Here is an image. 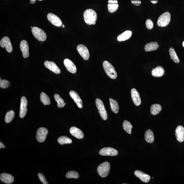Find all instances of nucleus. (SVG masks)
Masks as SVG:
<instances>
[{
    "label": "nucleus",
    "mask_w": 184,
    "mask_h": 184,
    "mask_svg": "<svg viewBox=\"0 0 184 184\" xmlns=\"http://www.w3.org/2000/svg\"><path fill=\"white\" fill-rule=\"evenodd\" d=\"M83 16L85 23L87 24H95L97 18V15L95 11L92 9H87L85 11Z\"/></svg>",
    "instance_id": "f257e3e1"
},
{
    "label": "nucleus",
    "mask_w": 184,
    "mask_h": 184,
    "mask_svg": "<svg viewBox=\"0 0 184 184\" xmlns=\"http://www.w3.org/2000/svg\"><path fill=\"white\" fill-rule=\"evenodd\" d=\"M103 67L105 72L109 78L115 79L117 78V73L114 68L108 61H105L103 63Z\"/></svg>",
    "instance_id": "f03ea898"
},
{
    "label": "nucleus",
    "mask_w": 184,
    "mask_h": 184,
    "mask_svg": "<svg viewBox=\"0 0 184 184\" xmlns=\"http://www.w3.org/2000/svg\"><path fill=\"white\" fill-rule=\"evenodd\" d=\"M110 170V164L109 162H105L98 166L97 172L101 177L105 178L108 175Z\"/></svg>",
    "instance_id": "7ed1b4c3"
},
{
    "label": "nucleus",
    "mask_w": 184,
    "mask_h": 184,
    "mask_svg": "<svg viewBox=\"0 0 184 184\" xmlns=\"http://www.w3.org/2000/svg\"><path fill=\"white\" fill-rule=\"evenodd\" d=\"M170 14L169 12L164 13L159 17L157 21V24L160 27H165L170 23Z\"/></svg>",
    "instance_id": "20e7f679"
},
{
    "label": "nucleus",
    "mask_w": 184,
    "mask_h": 184,
    "mask_svg": "<svg viewBox=\"0 0 184 184\" xmlns=\"http://www.w3.org/2000/svg\"><path fill=\"white\" fill-rule=\"evenodd\" d=\"M32 32L34 37L39 41H44L47 39V34L41 28L36 27H33Z\"/></svg>",
    "instance_id": "39448f33"
},
{
    "label": "nucleus",
    "mask_w": 184,
    "mask_h": 184,
    "mask_svg": "<svg viewBox=\"0 0 184 184\" xmlns=\"http://www.w3.org/2000/svg\"><path fill=\"white\" fill-rule=\"evenodd\" d=\"M96 104L102 119L104 120H106L107 118V113L102 100L99 98H97L96 100Z\"/></svg>",
    "instance_id": "423d86ee"
},
{
    "label": "nucleus",
    "mask_w": 184,
    "mask_h": 184,
    "mask_svg": "<svg viewBox=\"0 0 184 184\" xmlns=\"http://www.w3.org/2000/svg\"><path fill=\"white\" fill-rule=\"evenodd\" d=\"M48 133L47 129L45 128L41 127L38 129L37 132L36 136L37 141L40 143L44 142Z\"/></svg>",
    "instance_id": "0eeeda50"
},
{
    "label": "nucleus",
    "mask_w": 184,
    "mask_h": 184,
    "mask_svg": "<svg viewBox=\"0 0 184 184\" xmlns=\"http://www.w3.org/2000/svg\"><path fill=\"white\" fill-rule=\"evenodd\" d=\"M77 49L80 56L85 60H88L90 54L89 50L84 45H79L77 46Z\"/></svg>",
    "instance_id": "6e6552de"
},
{
    "label": "nucleus",
    "mask_w": 184,
    "mask_h": 184,
    "mask_svg": "<svg viewBox=\"0 0 184 184\" xmlns=\"http://www.w3.org/2000/svg\"><path fill=\"white\" fill-rule=\"evenodd\" d=\"M47 18L52 24L57 27H61L63 24L62 21L57 16L52 13H49L47 15Z\"/></svg>",
    "instance_id": "1a4fd4ad"
},
{
    "label": "nucleus",
    "mask_w": 184,
    "mask_h": 184,
    "mask_svg": "<svg viewBox=\"0 0 184 184\" xmlns=\"http://www.w3.org/2000/svg\"><path fill=\"white\" fill-rule=\"evenodd\" d=\"M0 45L2 47H6V51L9 52H12L13 50L12 46L10 39L7 37H3L0 41Z\"/></svg>",
    "instance_id": "9d476101"
},
{
    "label": "nucleus",
    "mask_w": 184,
    "mask_h": 184,
    "mask_svg": "<svg viewBox=\"0 0 184 184\" xmlns=\"http://www.w3.org/2000/svg\"><path fill=\"white\" fill-rule=\"evenodd\" d=\"M28 102L27 99L25 97H22L21 98L20 111L19 112V116L21 118L24 117L27 114V107Z\"/></svg>",
    "instance_id": "9b49d317"
},
{
    "label": "nucleus",
    "mask_w": 184,
    "mask_h": 184,
    "mask_svg": "<svg viewBox=\"0 0 184 184\" xmlns=\"http://www.w3.org/2000/svg\"><path fill=\"white\" fill-rule=\"evenodd\" d=\"M118 151L115 149L111 147H105L100 151L99 154L104 156H116L117 155Z\"/></svg>",
    "instance_id": "f8f14e48"
},
{
    "label": "nucleus",
    "mask_w": 184,
    "mask_h": 184,
    "mask_svg": "<svg viewBox=\"0 0 184 184\" xmlns=\"http://www.w3.org/2000/svg\"><path fill=\"white\" fill-rule=\"evenodd\" d=\"M44 65L46 68L54 73L57 74L60 73V70L55 63L47 60L45 61Z\"/></svg>",
    "instance_id": "ddd939ff"
},
{
    "label": "nucleus",
    "mask_w": 184,
    "mask_h": 184,
    "mask_svg": "<svg viewBox=\"0 0 184 184\" xmlns=\"http://www.w3.org/2000/svg\"><path fill=\"white\" fill-rule=\"evenodd\" d=\"M131 95L135 105L137 106H140L141 103V98L139 93L135 88H132L131 89Z\"/></svg>",
    "instance_id": "4468645a"
},
{
    "label": "nucleus",
    "mask_w": 184,
    "mask_h": 184,
    "mask_svg": "<svg viewBox=\"0 0 184 184\" xmlns=\"http://www.w3.org/2000/svg\"><path fill=\"white\" fill-rule=\"evenodd\" d=\"M69 94L79 108L82 109L83 107V102L78 94L75 91H71L69 92Z\"/></svg>",
    "instance_id": "2eb2a0df"
},
{
    "label": "nucleus",
    "mask_w": 184,
    "mask_h": 184,
    "mask_svg": "<svg viewBox=\"0 0 184 184\" xmlns=\"http://www.w3.org/2000/svg\"><path fill=\"white\" fill-rule=\"evenodd\" d=\"M65 68L68 71L72 73H76V68L75 64L68 59H65L63 61Z\"/></svg>",
    "instance_id": "dca6fc26"
},
{
    "label": "nucleus",
    "mask_w": 184,
    "mask_h": 184,
    "mask_svg": "<svg viewBox=\"0 0 184 184\" xmlns=\"http://www.w3.org/2000/svg\"><path fill=\"white\" fill-rule=\"evenodd\" d=\"M20 48L24 58H28L29 56V49L27 41L25 40H22L20 44Z\"/></svg>",
    "instance_id": "f3484780"
},
{
    "label": "nucleus",
    "mask_w": 184,
    "mask_h": 184,
    "mask_svg": "<svg viewBox=\"0 0 184 184\" xmlns=\"http://www.w3.org/2000/svg\"><path fill=\"white\" fill-rule=\"evenodd\" d=\"M175 135L179 142H183L184 141V128L183 126H179L177 127L175 130Z\"/></svg>",
    "instance_id": "a211bd4d"
},
{
    "label": "nucleus",
    "mask_w": 184,
    "mask_h": 184,
    "mask_svg": "<svg viewBox=\"0 0 184 184\" xmlns=\"http://www.w3.org/2000/svg\"><path fill=\"white\" fill-rule=\"evenodd\" d=\"M135 176L139 178L141 181L144 183H147L150 181V177L148 174H147L139 170L135 171L134 172Z\"/></svg>",
    "instance_id": "6ab92c4d"
},
{
    "label": "nucleus",
    "mask_w": 184,
    "mask_h": 184,
    "mask_svg": "<svg viewBox=\"0 0 184 184\" xmlns=\"http://www.w3.org/2000/svg\"><path fill=\"white\" fill-rule=\"evenodd\" d=\"M70 132L72 135L79 139H82L84 137L82 131L75 126L72 127L70 129Z\"/></svg>",
    "instance_id": "aec40b11"
},
{
    "label": "nucleus",
    "mask_w": 184,
    "mask_h": 184,
    "mask_svg": "<svg viewBox=\"0 0 184 184\" xmlns=\"http://www.w3.org/2000/svg\"><path fill=\"white\" fill-rule=\"evenodd\" d=\"M0 179L3 183L6 184L12 183L14 181V178L12 175L3 173L0 175Z\"/></svg>",
    "instance_id": "412c9836"
},
{
    "label": "nucleus",
    "mask_w": 184,
    "mask_h": 184,
    "mask_svg": "<svg viewBox=\"0 0 184 184\" xmlns=\"http://www.w3.org/2000/svg\"><path fill=\"white\" fill-rule=\"evenodd\" d=\"M119 7L117 0H109L108 3V9L111 13L116 12Z\"/></svg>",
    "instance_id": "4be33fe9"
},
{
    "label": "nucleus",
    "mask_w": 184,
    "mask_h": 184,
    "mask_svg": "<svg viewBox=\"0 0 184 184\" xmlns=\"http://www.w3.org/2000/svg\"><path fill=\"white\" fill-rule=\"evenodd\" d=\"M132 35V32L131 31H126L118 36L117 40L119 42L126 41L130 38Z\"/></svg>",
    "instance_id": "5701e85b"
},
{
    "label": "nucleus",
    "mask_w": 184,
    "mask_h": 184,
    "mask_svg": "<svg viewBox=\"0 0 184 184\" xmlns=\"http://www.w3.org/2000/svg\"><path fill=\"white\" fill-rule=\"evenodd\" d=\"M164 73V70L161 66H157L153 69L152 71V74L153 76L155 77H160L162 76Z\"/></svg>",
    "instance_id": "b1692460"
},
{
    "label": "nucleus",
    "mask_w": 184,
    "mask_h": 184,
    "mask_svg": "<svg viewBox=\"0 0 184 184\" xmlns=\"http://www.w3.org/2000/svg\"><path fill=\"white\" fill-rule=\"evenodd\" d=\"M159 45L157 42H151L148 43L144 47V50L146 52L155 51L158 49Z\"/></svg>",
    "instance_id": "393cba45"
},
{
    "label": "nucleus",
    "mask_w": 184,
    "mask_h": 184,
    "mask_svg": "<svg viewBox=\"0 0 184 184\" xmlns=\"http://www.w3.org/2000/svg\"><path fill=\"white\" fill-rule=\"evenodd\" d=\"M144 138L146 141L147 143H153L154 141V136L152 131L150 129L147 130L144 134Z\"/></svg>",
    "instance_id": "a878e982"
},
{
    "label": "nucleus",
    "mask_w": 184,
    "mask_h": 184,
    "mask_svg": "<svg viewBox=\"0 0 184 184\" xmlns=\"http://www.w3.org/2000/svg\"><path fill=\"white\" fill-rule=\"evenodd\" d=\"M109 100L110 101L111 110L114 113L117 114L119 110V106L117 101L111 98H109Z\"/></svg>",
    "instance_id": "bb28decb"
},
{
    "label": "nucleus",
    "mask_w": 184,
    "mask_h": 184,
    "mask_svg": "<svg viewBox=\"0 0 184 184\" xmlns=\"http://www.w3.org/2000/svg\"><path fill=\"white\" fill-rule=\"evenodd\" d=\"M162 110V107L159 104H154L151 107V113L152 115H155L158 114Z\"/></svg>",
    "instance_id": "cd10ccee"
},
{
    "label": "nucleus",
    "mask_w": 184,
    "mask_h": 184,
    "mask_svg": "<svg viewBox=\"0 0 184 184\" xmlns=\"http://www.w3.org/2000/svg\"><path fill=\"white\" fill-rule=\"evenodd\" d=\"M54 98L56 101L58 103V106L59 108H63L66 104L65 103L64 100L58 94H55Z\"/></svg>",
    "instance_id": "c85d7f7f"
},
{
    "label": "nucleus",
    "mask_w": 184,
    "mask_h": 184,
    "mask_svg": "<svg viewBox=\"0 0 184 184\" xmlns=\"http://www.w3.org/2000/svg\"><path fill=\"white\" fill-rule=\"evenodd\" d=\"M40 100L44 105H49L51 104V101L49 96L44 92H42L41 93Z\"/></svg>",
    "instance_id": "c756f323"
},
{
    "label": "nucleus",
    "mask_w": 184,
    "mask_h": 184,
    "mask_svg": "<svg viewBox=\"0 0 184 184\" xmlns=\"http://www.w3.org/2000/svg\"><path fill=\"white\" fill-rule=\"evenodd\" d=\"M123 128L126 132L130 134L131 133V129L133 128L132 125L131 123L127 120H124L122 124Z\"/></svg>",
    "instance_id": "7c9ffc66"
},
{
    "label": "nucleus",
    "mask_w": 184,
    "mask_h": 184,
    "mask_svg": "<svg viewBox=\"0 0 184 184\" xmlns=\"http://www.w3.org/2000/svg\"><path fill=\"white\" fill-rule=\"evenodd\" d=\"M169 53L171 57L170 59H172L176 63H179L180 62L179 59L177 56L176 52L173 47H170L169 49Z\"/></svg>",
    "instance_id": "2f4dec72"
},
{
    "label": "nucleus",
    "mask_w": 184,
    "mask_h": 184,
    "mask_svg": "<svg viewBox=\"0 0 184 184\" xmlns=\"http://www.w3.org/2000/svg\"><path fill=\"white\" fill-rule=\"evenodd\" d=\"M58 143L60 144H71L72 141L70 138L66 136H61L59 137L58 139Z\"/></svg>",
    "instance_id": "473e14b6"
},
{
    "label": "nucleus",
    "mask_w": 184,
    "mask_h": 184,
    "mask_svg": "<svg viewBox=\"0 0 184 184\" xmlns=\"http://www.w3.org/2000/svg\"><path fill=\"white\" fill-rule=\"evenodd\" d=\"M14 111L11 110L9 111L6 114L5 117V121L6 123H9L12 121L15 117Z\"/></svg>",
    "instance_id": "72a5a7b5"
},
{
    "label": "nucleus",
    "mask_w": 184,
    "mask_h": 184,
    "mask_svg": "<svg viewBox=\"0 0 184 184\" xmlns=\"http://www.w3.org/2000/svg\"><path fill=\"white\" fill-rule=\"evenodd\" d=\"M66 177L68 178L78 179L79 177V175L77 172L71 170L67 173Z\"/></svg>",
    "instance_id": "f704fd0d"
},
{
    "label": "nucleus",
    "mask_w": 184,
    "mask_h": 184,
    "mask_svg": "<svg viewBox=\"0 0 184 184\" xmlns=\"http://www.w3.org/2000/svg\"><path fill=\"white\" fill-rule=\"evenodd\" d=\"M10 85V83L7 80H1L0 78V87L2 88H6L9 87Z\"/></svg>",
    "instance_id": "c9c22d12"
},
{
    "label": "nucleus",
    "mask_w": 184,
    "mask_h": 184,
    "mask_svg": "<svg viewBox=\"0 0 184 184\" xmlns=\"http://www.w3.org/2000/svg\"><path fill=\"white\" fill-rule=\"evenodd\" d=\"M38 176L40 181L43 184H48L47 181L46 180L44 175L41 173H39L38 174Z\"/></svg>",
    "instance_id": "e433bc0d"
},
{
    "label": "nucleus",
    "mask_w": 184,
    "mask_h": 184,
    "mask_svg": "<svg viewBox=\"0 0 184 184\" xmlns=\"http://www.w3.org/2000/svg\"><path fill=\"white\" fill-rule=\"evenodd\" d=\"M146 25L147 28L149 29H152L153 26V23L150 19H148L146 22Z\"/></svg>",
    "instance_id": "4c0bfd02"
},
{
    "label": "nucleus",
    "mask_w": 184,
    "mask_h": 184,
    "mask_svg": "<svg viewBox=\"0 0 184 184\" xmlns=\"http://www.w3.org/2000/svg\"><path fill=\"white\" fill-rule=\"evenodd\" d=\"M131 1L134 5L137 6H139L141 4V0H131Z\"/></svg>",
    "instance_id": "58836bf2"
},
{
    "label": "nucleus",
    "mask_w": 184,
    "mask_h": 184,
    "mask_svg": "<svg viewBox=\"0 0 184 184\" xmlns=\"http://www.w3.org/2000/svg\"><path fill=\"white\" fill-rule=\"evenodd\" d=\"M5 148V146H4V144L1 143V142H0V148Z\"/></svg>",
    "instance_id": "ea45409f"
},
{
    "label": "nucleus",
    "mask_w": 184,
    "mask_h": 184,
    "mask_svg": "<svg viewBox=\"0 0 184 184\" xmlns=\"http://www.w3.org/2000/svg\"><path fill=\"white\" fill-rule=\"evenodd\" d=\"M36 0H30V3L31 4H34L35 3Z\"/></svg>",
    "instance_id": "a19ab883"
},
{
    "label": "nucleus",
    "mask_w": 184,
    "mask_h": 184,
    "mask_svg": "<svg viewBox=\"0 0 184 184\" xmlns=\"http://www.w3.org/2000/svg\"><path fill=\"white\" fill-rule=\"evenodd\" d=\"M151 3H152L153 4H156L157 3V1H151Z\"/></svg>",
    "instance_id": "79ce46f5"
},
{
    "label": "nucleus",
    "mask_w": 184,
    "mask_h": 184,
    "mask_svg": "<svg viewBox=\"0 0 184 184\" xmlns=\"http://www.w3.org/2000/svg\"><path fill=\"white\" fill-rule=\"evenodd\" d=\"M65 25H63H63H62V27L63 28H65Z\"/></svg>",
    "instance_id": "37998d69"
},
{
    "label": "nucleus",
    "mask_w": 184,
    "mask_h": 184,
    "mask_svg": "<svg viewBox=\"0 0 184 184\" xmlns=\"http://www.w3.org/2000/svg\"><path fill=\"white\" fill-rule=\"evenodd\" d=\"M183 47H184V41L183 42Z\"/></svg>",
    "instance_id": "c03bdc74"
},
{
    "label": "nucleus",
    "mask_w": 184,
    "mask_h": 184,
    "mask_svg": "<svg viewBox=\"0 0 184 184\" xmlns=\"http://www.w3.org/2000/svg\"><path fill=\"white\" fill-rule=\"evenodd\" d=\"M39 1H42V0H39Z\"/></svg>",
    "instance_id": "a18cd8bd"
},
{
    "label": "nucleus",
    "mask_w": 184,
    "mask_h": 184,
    "mask_svg": "<svg viewBox=\"0 0 184 184\" xmlns=\"http://www.w3.org/2000/svg\"><path fill=\"white\" fill-rule=\"evenodd\" d=\"M31 28H32V27H31Z\"/></svg>",
    "instance_id": "49530a36"
}]
</instances>
